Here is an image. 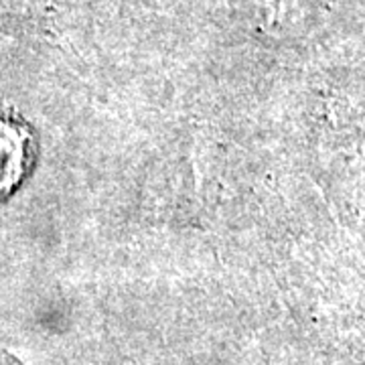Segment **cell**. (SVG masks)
<instances>
[{
  "mask_svg": "<svg viewBox=\"0 0 365 365\" xmlns=\"http://www.w3.org/2000/svg\"><path fill=\"white\" fill-rule=\"evenodd\" d=\"M33 134L21 120L0 112V199L23 181L33 163Z\"/></svg>",
  "mask_w": 365,
  "mask_h": 365,
  "instance_id": "1",
  "label": "cell"
}]
</instances>
